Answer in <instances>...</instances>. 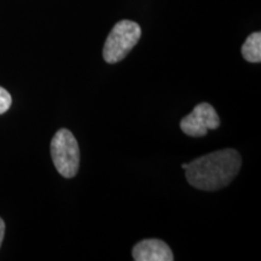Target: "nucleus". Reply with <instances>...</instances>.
Here are the masks:
<instances>
[{"label": "nucleus", "mask_w": 261, "mask_h": 261, "mask_svg": "<svg viewBox=\"0 0 261 261\" xmlns=\"http://www.w3.org/2000/svg\"><path fill=\"white\" fill-rule=\"evenodd\" d=\"M242 159L234 149H223L188 163L187 180L198 190L215 191L226 187L238 174Z\"/></svg>", "instance_id": "f257e3e1"}, {"label": "nucleus", "mask_w": 261, "mask_h": 261, "mask_svg": "<svg viewBox=\"0 0 261 261\" xmlns=\"http://www.w3.org/2000/svg\"><path fill=\"white\" fill-rule=\"evenodd\" d=\"M242 56L250 63H260L261 61V33L250 34L242 46Z\"/></svg>", "instance_id": "423d86ee"}, {"label": "nucleus", "mask_w": 261, "mask_h": 261, "mask_svg": "<svg viewBox=\"0 0 261 261\" xmlns=\"http://www.w3.org/2000/svg\"><path fill=\"white\" fill-rule=\"evenodd\" d=\"M132 256L136 261H172L174 259L168 244L158 238H149L137 243L132 250Z\"/></svg>", "instance_id": "39448f33"}, {"label": "nucleus", "mask_w": 261, "mask_h": 261, "mask_svg": "<svg viewBox=\"0 0 261 261\" xmlns=\"http://www.w3.org/2000/svg\"><path fill=\"white\" fill-rule=\"evenodd\" d=\"M51 158L58 173L64 178H73L79 171L80 148L69 129L57 130L51 140Z\"/></svg>", "instance_id": "7ed1b4c3"}, {"label": "nucleus", "mask_w": 261, "mask_h": 261, "mask_svg": "<svg viewBox=\"0 0 261 261\" xmlns=\"http://www.w3.org/2000/svg\"><path fill=\"white\" fill-rule=\"evenodd\" d=\"M220 126L218 113L210 103H200L194 110L181 119L180 128L190 137H203L210 129H217Z\"/></svg>", "instance_id": "20e7f679"}, {"label": "nucleus", "mask_w": 261, "mask_h": 261, "mask_svg": "<svg viewBox=\"0 0 261 261\" xmlns=\"http://www.w3.org/2000/svg\"><path fill=\"white\" fill-rule=\"evenodd\" d=\"M181 167L185 169V168H187V167H188V163H182V165H181Z\"/></svg>", "instance_id": "1a4fd4ad"}, {"label": "nucleus", "mask_w": 261, "mask_h": 261, "mask_svg": "<svg viewBox=\"0 0 261 261\" xmlns=\"http://www.w3.org/2000/svg\"><path fill=\"white\" fill-rule=\"evenodd\" d=\"M12 104V98L5 89L0 86V115L8 112Z\"/></svg>", "instance_id": "0eeeda50"}, {"label": "nucleus", "mask_w": 261, "mask_h": 261, "mask_svg": "<svg viewBox=\"0 0 261 261\" xmlns=\"http://www.w3.org/2000/svg\"><path fill=\"white\" fill-rule=\"evenodd\" d=\"M140 37H142V29L138 23L128 19L117 22L104 44V61L110 64L122 61L136 46Z\"/></svg>", "instance_id": "f03ea898"}, {"label": "nucleus", "mask_w": 261, "mask_h": 261, "mask_svg": "<svg viewBox=\"0 0 261 261\" xmlns=\"http://www.w3.org/2000/svg\"><path fill=\"white\" fill-rule=\"evenodd\" d=\"M4 234H5V223L4 220L0 218V247H2L3 240H4Z\"/></svg>", "instance_id": "6e6552de"}]
</instances>
